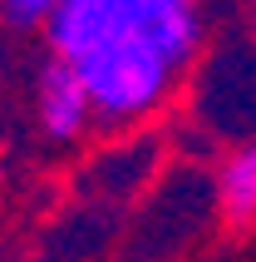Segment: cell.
<instances>
[{
    "mask_svg": "<svg viewBox=\"0 0 256 262\" xmlns=\"http://www.w3.org/2000/svg\"><path fill=\"white\" fill-rule=\"evenodd\" d=\"M192 119L212 139H256V40L232 30L207 45L192 70Z\"/></svg>",
    "mask_w": 256,
    "mask_h": 262,
    "instance_id": "7a4b0ae2",
    "label": "cell"
},
{
    "mask_svg": "<svg viewBox=\"0 0 256 262\" xmlns=\"http://www.w3.org/2000/svg\"><path fill=\"white\" fill-rule=\"evenodd\" d=\"M0 178H5V159H0Z\"/></svg>",
    "mask_w": 256,
    "mask_h": 262,
    "instance_id": "8992f818",
    "label": "cell"
},
{
    "mask_svg": "<svg viewBox=\"0 0 256 262\" xmlns=\"http://www.w3.org/2000/svg\"><path fill=\"white\" fill-rule=\"evenodd\" d=\"M64 0H0V20L10 30H44Z\"/></svg>",
    "mask_w": 256,
    "mask_h": 262,
    "instance_id": "5b68a950",
    "label": "cell"
},
{
    "mask_svg": "<svg viewBox=\"0 0 256 262\" xmlns=\"http://www.w3.org/2000/svg\"><path fill=\"white\" fill-rule=\"evenodd\" d=\"M251 10H256V0H251Z\"/></svg>",
    "mask_w": 256,
    "mask_h": 262,
    "instance_id": "52a82bcc",
    "label": "cell"
},
{
    "mask_svg": "<svg viewBox=\"0 0 256 262\" xmlns=\"http://www.w3.org/2000/svg\"><path fill=\"white\" fill-rule=\"evenodd\" d=\"M217 208L232 228L256 223V139L237 144L217 168Z\"/></svg>",
    "mask_w": 256,
    "mask_h": 262,
    "instance_id": "277c9868",
    "label": "cell"
},
{
    "mask_svg": "<svg viewBox=\"0 0 256 262\" xmlns=\"http://www.w3.org/2000/svg\"><path fill=\"white\" fill-rule=\"evenodd\" d=\"M40 35L84 79L99 134H143L207 50L202 0H64Z\"/></svg>",
    "mask_w": 256,
    "mask_h": 262,
    "instance_id": "6da1fadb",
    "label": "cell"
},
{
    "mask_svg": "<svg viewBox=\"0 0 256 262\" xmlns=\"http://www.w3.org/2000/svg\"><path fill=\"white\" fill-rule=\"evenodd\" d=\"M35 119L49 144H79L84 134H94V104L84 79L55 55H44L35 74Z\"/></svg>",
    "mask_w": 256,
    "mask_h": 262,
    "instance_id": "3957f363",
    "label": "cell"
}]
</instances>
